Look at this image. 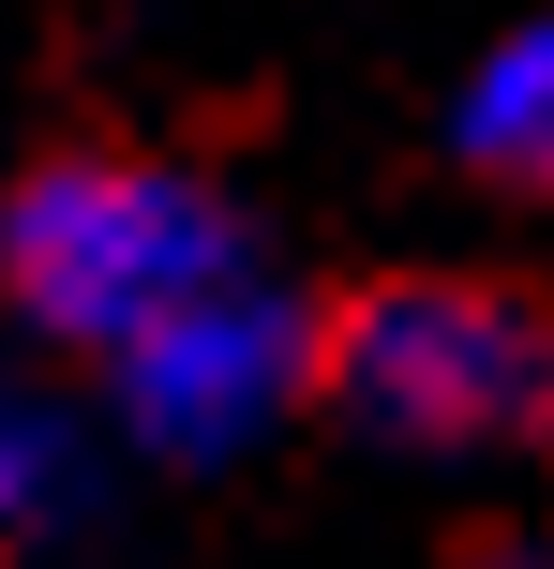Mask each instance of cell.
I'll list each match as a JSON object with an SVG mask.
<instances>
[{
  "instance_id": "6da1fadb",
  "label": "cell",
  "mask_w": 554,
  "mask_h": 569,
  "mask_svg": "<svg viewBox=\"0 0 554 569\" xmlns=\"http://www.w3.org/2000/svg\"><path fill=\"white\" fill-rule=\"evenodd\" d=\"M225 284H255V226L165 150H60L0 196V300L46 345H75L90 375L165 345Z\"/></svg>"
},
{
  "instance_id": "7a4b0ae2",
  "label": "cell",
  "mask_w": 554,
  "mask_h": 569,
  "mask_svg": "<svg viewBox=\"0 0 554 569\" xmlns=\"http://www.w3.org/2000/svg\"><path fill=\"white\" fill-rule=\"evenodd\" d=\"M315 390L390 450H525L554 435V315L465 270H405L315 330Z\"/></svg>"
},
{
  "instance_id": "3957f363",
  "label": "cell",
  "mask_w": 554,
  "mask_h": 569,
  "mask_svg": "<svg viewBox=\"0 0 554 569\" xmlns=\"http://www.w3.org/2000/svg\"><path fill=\"white\" fill-rule=\"evenodd\" d=\"M300 375H315V330H300V300L255 270V284H225L210 315H180L165 345H135L105 390H120V420H135L150 450L210 465V450H240V435H270V420H285V405H300Z\"/></svg>"
},
{
  "instance_id": "277c9868",
  "label": "cell",
  "mask_w": 554,
  "mask_h": 569,
  "mask_svg": "<svg viewBox=\"0 0 554 569\" xmlns=\"http://www.w3.org/2000/svg\"><path fill=\"white\" fill-rule=\"evenodd\" d=\"M465 166L554 196V16H525V30L465 76Z\"/></svg>"
},
{
  "instance_id": "5b68a950",
  "label": "cell",
  "mask_w": 554,
  "mask_h": 569,
  "mask_svg": "<svg viewBox=\"0 0 554 569\" xmlns=\"http://www.w3.org/2000/svg\"><path fill=\"white\" fill-rule=\"evenodd\" d=\"M0 525H16V435H0Z\"/></svg>"
},
{
  "instance_id": "8992f818",
  "label": "cell",
  "mask_w": 554,
  "mask_h": 569,
  "mask_svg": "<svg viewBox=\"0 0 554 569\" xmlns=\"http://www.w3.org/2000/svg\"><path fill=\"white\" fill-rule=\"evenodd\" d=\"M540 569H554V555H540Z\"/></svg>"
}]
</instances>
